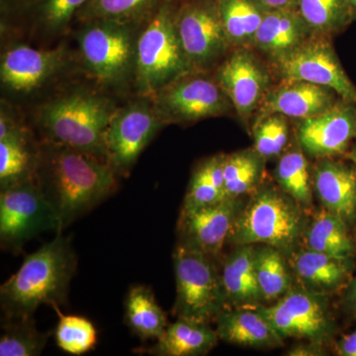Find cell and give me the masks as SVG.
Masks as SVG:
<instances>
[{
	"instance_id": "36",
	"label": "cell",
	"mask_w": 356,
	"mask_h": 356,
	"mask_svg": "<svg viewBox=\"0 0 356 356\" xmlns=\"http://www.w3.org/2000/svg\"><path fill=\"white\" fill-rule=\"evenodd\" d=\"M57 312L58 323L55 339L58 348L72 355H81L95 348L97 332L90 321L79 316H65L60 307H53Z\"/></svg>"
},
{
	"instance_id": "30",
	"label": "cell",
	"mask_w": 356,
	"mask_h": 356,
	"mask_svg": "<svg viewBox=\"0 0 356 356\" xmlns=\"http://www.w3.org/2000/svg\"><path fill=\"white\" fill-rule=\"evenodd\" d=\"M254 267L266 305L280 300L295 285L289 261L277 248L255 245Z\"/></svg>"
},
{
	"instance_id": "11",
	"label": "cell",
	"mask_w": 356,
	"mask_h": 356,
	"mask_svg": "<svg viewBox=\"0 0 356 356\" xmlns=\"http://www.w3.org/2000/svg\"><path fill=\"white\" fill-rule=\"evenodd\" d=\"M191 72L168 84L153 97L165 123H188L229 114L234 109L216 79Z\"/></svg>"
},
{
	"instance_id": "14",
	"label": "cell",
	"mask_w": 356,
	"mask_h": 356,
	"mask_svg": "<svg viewBox=\"0 0 356 356\" xmlns=\"http://www.w3.org/2000/svg\"><path fill=\"white\" fill-rule=\"evenodd\" d=\"M245 202V197L227 198L202 207H181L177 243L217 259L228 243L234 222Z\"/></svg>"
},
{
	"instance_id": "12",
	"label": "cell",
	"mask_w": 356,
	"mask_h": 356,
	"mask_svg": "<svg viewBox=\"0 0 356 356\" xmlns=\"http://www.w3.org/2000/svg\"><path fill=\"white\" fill-rule=\"evenodd\" d=\"M147 97L115 112L105 135L106 161L117 175H129L145 147L165 125Z\"/></svg>"
},
{
	"instance_id": "18",
	"label": "cell",
	"mask_w": 356,
	"mask_h": 356,
	"mask_svg": "<svg viewBox=\"0 0 356 356\" xmlns=\"http://www.w3.org/2000/svg\"><path fill=\"white\" fill-rule=\"evenodd\" d=\"M295 285L322 296L341 295L356 271V259H343L301 248L288 257Z\"/></svg>"
},
{
	"instance_id": "46",
	"label": "cell",
	"mask_w": 356,
	"mask_h": 356,
	"mask_svg": "<svg viewBox=\"0 0 356 356\" xmlns=\"http://www.w3.org/2000/svg\"><path fill=\"white\" fill-rule=\"evenodd\" d=\"M350 1L351 7H353V11H355L356 17V0H348Z\"/></svg>"
},
{
	"instance_id": "38",
	"label": "cell",
	"mask_w": 356,
	"mask_h": 356,
	"mask_svg": "<svg viewBox=\"0 0 356 356\" xmlns=\"http://www.w3.org/2000/svg\"><path fill=\"white\" fill-rule=\"evenodd\" d=\"M88 0H40L35 6L36 18L44 30L63 31Z\"/></svg>"
},
{
	"instance_id": "17",
	"label": "cell",
	"mask_w": 356,
	"mask_h": 356,
	"mask_svg": "<svg viewBox=\"0 0 356 356\" xmlns=\"http://www.w3.org/2000/svg\"><path fill=\"white\" fill-rule=\"evenodd\" d=\"M65 60L64 48L39 50L28 44H15L2 55V86L11 92H32L55 76L64 67Z\"/></svg>"
},
{
	"instance_id": "25",
	"label": "cell",
	"mask_w": 356,
	"mask_h": 356,
	"mask_svg": "<svg viewBox=\"0 0 356 356\" xmlns=\"http://www.w3.org/2000/svg\"><path fill=\"white\" fill-rule=\"evenodd\" d=\"M41 144L27 128L0 140V191L35 179Z\"/></svg>"
},
{
	"instance_id": "20",
	"label": "cell",
	"mask_w": 356,
	"mask_h": 356,
	"mask_svg": "<svg viewBox=\"0 0 356 356\" xmlns=\"http://www.w3.org/2000/svg\"><path fill=\"white\" fill-rule=\"evenodd\" d=\"M336 91L306 81H283L270 88L261 103L257 117L281 114L287 118H311L331 108L339 99Z\"/></svg>"
},
{
	"instance_id": "4",
	"label": "cell",
	"mask_w": 356,
	"mask_h": 356,
	"mask_svg": "<svg viewBox=\"0 0 356 356\" xmlns=\"http://www.w3.org/2000/svg\"><path fill=\"white\" fill-rule=\"evenodd\" d=\"M117 109L109 98L96 91L72 89L42 105L39 125L44 140L106 161L105 135Z\"/></svg>"
},
{
	"instance_id": "2",
	"label": "cell",
	"mask_w": 356,
	"mask_h": 356,
	"mask_svg": "<svg viewBox=\"0 0 356 356\" xmlns=\"http://www.w3.org/2000/svg\"><path fill=\"white\" fill-rule=\"evenodd\" d=\"M77 259L70 238L62 233L27 255L17 273L0 287L4 318L33 317L40 306L67 304Z\"/></svg>"
},
{
	"instance_id": "6",
	"label": "cell",
	"mask_w": 356,
	"mask_h": 356,
	"mask_svg": "<svg viewBox=\"0 0 356 356\" xmlns=\"http://www.w3.org/2000/svg\"><path fill=\"white\" fill-rule=\"evenodd\" d=\"M177 297L173 315L210 324L227 309L216 259L177 243L172 254Z\"/></svg>"
},
{
	"instance_id": "43",
	"label": "cell",
	"mask_w": 356,
	"mask_h": 356,
	"mask_svg": "<svg viewBox=\"0 0 356 356\" xmlns=\"http://www.w3.org/2000/svg\"><path fill=\"white\" fill-rule=\"evenodd\" d=\"M267 10L280 9H297L298 0H259Z\"/></svg>"
},
{
	"instance_id": "10",
	"label": "cell",
	"mask_w": 356,
	"mask_h": 356,
	"mask_svg": "<svg viewBox=\"0 0 356 356\" xmlns=\"http://www.w3.org/2000/svg\"><path fill=\"white\" fill-rule=\"evenodd\" d=\"M283 81H306L336 91L356 103V88L337 57L330 37L312 35L305 42L273 60Z\"/></svg>"
},
{
	"instance_id": "9",
	"label": "cell",
	"mask_w": 356,
	"mask_h": 356,
	"mask_svg": "<svg viewBox=\"0 0 356 356\" xmlns=\"http://www.w3.org/2000/svg\"><path fill=\"white\" fill-rule=\"evenodd\" d=\"M47 231L60 233V225L36 180H28L0 191L2 248L20 250L28 241Z\"/></svg>"
},
{
	"instance_id": "15",
	"label": "cell",
	"mask_w": 356,
	"mask_h": 356,
	"mask_svg": "<svg viewBox=\"0 0 356 356\" xmlns=\"http://www.w3.org/2000/svg\"><path fill=\"white\" fill-rule=\"evenodd\" d=\"M356 103L339 98L323 113L299 120L296 139L310 158H341L356 140Z\"/></svg>"
},
{
	"instance_id": "1",
	"label": "cell",
	"mask_w": 356,
	"mask_h": 356,
	"mask_svg": "<svg viewBox=\"0 0 356 356\" xmlns=\"http://www.w3.org/2000/svg\"><path fill=\"white\" fill-rule=\"evenodd\" d=\"M117 177L108 161L44 140L35 180L55 211L60 233L114 193Z\"/></svg>"
},
{
	"instance_id": "42",
	"label": "cell",
	"mask_w": 356,
	"mask_h": 356,
	"mask_svg": "<svg viewBox=\"0 0 356 356\" xmlns=\"http://www.w3.org/2000/svg\"><path fill=\"white\" fill-rule=\"evenodd\" d=\"M329 355L327 346L324 344L310 343L295 346L291 350L287 351L285 355L289 356H325Z\"/></svg>"
},
{
	"instance_id": "13",
	"label": "cell",
	"mask_w": 356,
	"mask_h": 356,
	"mask_svg": "<svg viewBox=\"0 0 356 356\" xmlns=\"http://www.w3.org/2000/svg\"><path fill=\"white\" fill-rule=\"evenodd\" d=\"M178 37L194 70L212 67L231 47L218 0H191L175 16Z\"/></svg>"
},
{
	"instance_id": "5",
	"label": "cell",
	"mask_w": 356,
	"mask_h": 356,
	"mask_svg": "<svg viewBox=\"0 0 356 356\" xmlns=\"http://www.w3.org/2000/svg\"><path fill=\"white\" fill-rule=\"evenodd\" d=\"M177 11L172 1L163 0L137 38L134 79L143 97L153 98L168 84L194 72L178 37Z\"/></svg>"
},
{
	"instance_id": "45",
	"label": "cell",
	"mask_w": 356,
	"mask_h": 356,
	"mask_svg": "<svg viewBox=\"0 0 356 356\" xmlns=\"http://www.w3.org/2000/svg\"><path fill=\"white\" fill-rule=\"evenodd\" d=\"M344 158L350 159L351 163H353V165L355 166L356 170V142L353 143V144L351 145L350 149H348V153H346V156H344Z\"/></svg>"
},
{
	"instance_id": "7",
	"label": "cell",
	"mask_w": 356,
	"mask_h": 356,
	"mask_svg": "<svg viewBox=\"0 0 356 356\" xmlns=\"http://www.w3.org/2000/svg\"><path fill=\"white\" fill-rule=\"evenodd\" d=\"M83 24L77 42L86 70L104 86H124L135 70L137 38L133 24L111 20Z\"/></svg>"
},
{
	"instance_id": "35",
	"label": "cell",
	"mask_w": 356,
	"mask_h": 356,
	"mask_svg": "<svg viewBox=\"0 0 356 356\" xmlns=\"http://www.w3.org/2000/svg\"><path fill=\"white\" fill-rule=\"evenodd\" d=\"M0 337V356H38L49 334L37 330L33 317L4 318Z\"/></svg>"
},
{
	"instance_id": "41",
	"label": "cell",
	"mask_w": 356,
	"mask_h": 356,
	"mask_svg": "<svg viewBox=\"0 0 356 356\" xmlns=\"http://www.w3.org/2000/svg\"><path fill=\"white\" fill-rule=\"evenodd\" d=\"M332 348L337 355L356 356V327L353 332L337 339Z\"/></svg>"
},
{
	"instance_id": "24",
	"label": "cell",
	"mask_w": 356,
	"mask_h": 356,
	"mask_svg": "<svg viewBox=\"0 0 356 356\" xmlns=\"http://www.w3.org/2000/svg\"><path fill=\"white\" fill-rule=\"evenodd\" d=\"M343 259H356V234L341 218L322 207L312 214L303 247Z\"/></svg>"
},
{
	"instance_id": "27",
	"label": "cell",
	"mask_w": 356,
	"mask_h": 356,
	"mask_svg": "<svg viewBox=\"0 0 356 356\" xmlns=\"http://www.w3.org/2000/svg\"><path fill=\"white\" fill-rule=\"evenodd\" d=\"M125 323L142 339H159L168 327L165 311L156 302L151 288L136 285L126 296Z\"/></svg>"
},
{
	"instance_id": "22",
	"label": "cell",
	"mask_w": 356,
	"mask_h": 356,
	"mask_svg": "<svg viewBox=\"0 0 356 356\" xmlns=\"http://www.w3.org/2000/svg\"><path fill=\"white\" fill-rule=\"evenodd\" d=\"M255 245H236L222 264L227 308H259L266 305L254 267Z\"/></svg>"
},
{
	"instance_id": "33",
	"label": "cell",
	"mask_w": 356,
	"mask_h": 356,
	"mask_svg": "<svg viewBox=\"0 0 356 356\" xmlns=\"http://www.w3.org/2000/svg\"><path fill=\"white\" fill-rule=\"evenodd\" d=\"M225 154L205 159L192 175L182 204L184 208L211 205L227 199L224 180Z\"/></svg>"
},
{
	"instance_id": "19",
	"label": "cell",
	"mask_w": 356,
	"mask_h": 356,
	"mask_svg": "<svg viewBox=\"0 0 356 356\" xmlns=\"http://www.w3.org/2000/svg\"><path fill=\"white\" fill-rule=\"evenodd\" d=\"M314 192L322 207L356 229V170L350 159H318L312 168ZM356 234V233H355Z\"/></svg>"
},
{
	"instance_id": "31",
	"label": "cell",
	"mask_w": 356,
	"mask_h": 356,
	"mask_svg": "<svg viewBox=\"0 0 356 356\" xmlns=\"http://www.w3.org/2000/svg\"><path fill=\"white\" fill-rule=\"evenodd\" d=\"M266 159L252 149L225 154L224 180L227 198L250 195L262 184Z\"/></svg>"
},
{
	"instance_id": "23",
	"label": "cell",
	"mask_w": 356,
	"mask_h": 356,
	"mask_svg": "<svg viewBox=\"0 0 356 356\" xmlns=\"http://www.w3.org/2000/svg\"><path fill=\"white\" fill-rule=\"evenodd\" d=\"M312 35L310 28L297 9L267 10L255 35L254 48L273 62Z\"/></svg>"
},
{
	"instance_id": "29",
	"label": "cell",
	"mask_w": 356,
	"mask_h": 356,
	"mask_svg": "<svg viewBox=\"0 0 356 356\" xmlns=\"http://www.w3.org/2000/svg\"><path fill=\"white\" fill-rule=\"evenodd\" d=\"M231 47L254 48L255 35L267 9L259 0H218Z\"/></svg>"
},
{
	"instance_id": "8",
	"label": "cell",
	"mask_w": 356,
	"mask_h": 356,
	"mask_svg": "<svg viewBox=\"0 0 356 356\" xmlns=\"http://www.w3.org/2000/svg\"><path fill=\"white\" fill-rule=\"evenodd\" d=\"M329 298L294 285L277 301L259 308L283 339H301L329 346L339 334Z\"/></svg>"
},
{
	"instance_id": "16",
	"label": "cell",
	"mask_w": 356,
	"mask_h": 356,
	"mask_svg": "<svg viewBox=\"0 0 356 356\" xmlns=\"http://www.w3.org/2000/svg\"><path fill=\"white\" fill-rule=\"evenodd\" d=\"M216 81L247 125L270 88V74L250 49L240 48L218 67Z\"/></svg>"
},
{
	"instance_id": "40",
	"label": "cell",
	"mask_w": 356,
	"mask_h": 356,
	"mask_svg": "<svg viewBox=\"0 0 356 356\" xmlns=\"http://www.w3.org/2000/svg\"><path fill=\"white\" fill-rule=\"evenodd\" d=\"M341 308L350 321L356 320V271L350 284L341 293Z\"/></svg>"
},
{
	"instance_id": "21",
	"label": "cell",
	"mask_w": 356,
	"mask_h": 356,
	"mask_svg": "<svg viewBox=\"0 0 356 356\" xmlns=\"http://www.w3.org/2000/svg\"><path fill=\"white\" fill-rule=\"evenodd\" d=\"M216 323L219 339L234 346L269 350L284 343L259 308L225 309Z\"/></svg>"
},
{
	"instance_id": "37",
	"label": "cell",
	"mask_w": 356,
	"mask_h": 356,
	"mask_svg": "<svg viewBox=\"0 0 356 356\" xmlns=\"http://www.w3.org/2000/svg\"><path fill=\"white\" fill-rule=\"evenodd\" d=\"M287 117L269 114L257 117L252 126L254 147L266 161L280 158L289 143V125Z\"/></svg>"
},
{
	"instance_id": "28",
	"label": "cell",
	"mask_w": 356,
	"mask_h": 356,
	"mask_svg": "<svg viewBox=\"0 0 356 356\" xmlns=\"http://www.w3.org/2000/svg\"><path fill=\"white\" fill-rule=\"evenodd\" d=\"M278 186L306 209L313 208V175L305 152L298 140L278 158L274 170Z\"/></svg>"
},
{
	"instance_id": "39",
	"label": "cell",
	"mask_w": 356,
	"mask_h": 356,
	"mask_svg": "<svg viewBox=\"0 0 356 356\" xmlns=\"http://www.w3.org/2000/svg\"><path fill=\"white\" fill-rule=\"evenodd\" d=\"M26 129L14 115L13 110L7 107L6 104L2 102L1 111H0V140L20 132Z\"/></svg>"
},
{
	"instance_id": "3",
	"label": "cell",
	"mask_w": 356,
	"mask_h": 356,
	"mask_svg": "<svg viewBox=\"0 0 356 356\" xmlns=\"http://www.w3.org/2000/svg\"><path fill=\"white\" fill-rule=\"evenodd\" d=\"M310 218L308 209L280 186L262 184L238 212L228 243L270 245L288 259L303 247Z\"/></svg>"
},
{
	"instance_id": "44",
	"label": "cell",
	"mask_w": 356,
	"mask_h": 356,
	"mask_svg": "<svg viewBox=\"0 0 356 356\" xmlns=\"http://www.w3.org/2000/svg\"><path fill=\"white\" fill-rule=\"evenodd\" d=\"M1 1L6 6L20 8L23 6H36L40 0H1Z\"/></svg>"
},
{
	"instance_id": "32",
	"label": "cell",
	"mask_w": 356,
	"mask_h": 356,
	"mask_svg": "<svg viewBox=\"0 0 356 356\" xmlns=\"http://www.w3.org/2000/svg\"><path fill=\"white\" fill-rule=\"evenodd\" d=\"M297 10L318 36L339 34L356 19L348 0H298Z\"/></svg>"
},
{
	"instance_id": "26",
	"label": "cell",
	"mask_w": 356,
	"mask_h": 356,
	"mask_svg": "<svg viewBox=\"0 0 356 356\" xmlns=\"http://www.w3.org/2000/svg\"><path fill=\"white\" fill-rule=\"evenodd\" d=\"M219 339L216 330L209 324L177 318L147 353L159 356H202L209 353Z\"/></svg>"
},
{
	"instance_id": "34",
	"label": "cell",
	"mask_w": 356,
	"mask_h": 356,
	"mask_svg": "<svg viewBox=\"0 0 356 356\" xmlns=\"http://www.w3.org/2000/svg\"><path fill=\"white\" fill-rule=\"evenodd\" d=\"M163 0H88L76 13L83 23L111 20L134 23L149 18Z\"/></svg>"
}]
</instances>
